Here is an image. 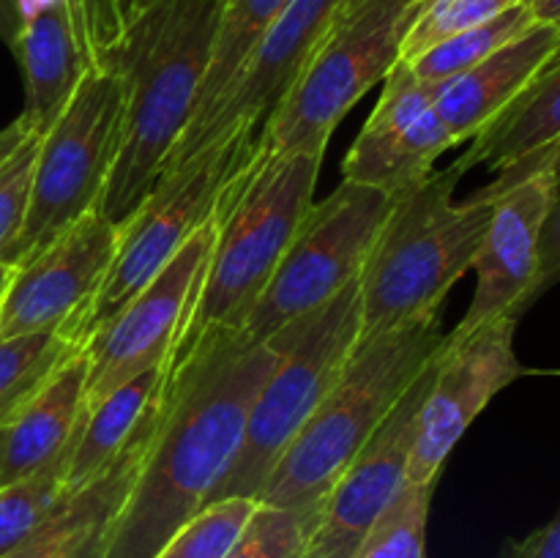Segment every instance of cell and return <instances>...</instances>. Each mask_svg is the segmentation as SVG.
I'll return each mask as SVG.
<instances>
[{
    "mask_svg": "<svg viewBox=\"0 0 560 558\" xmlns=\"http://www.w3.org/2000/svg\"><path fill=\"white\" fill-rule=\"evenodd\" d=\"M284 3L288 0H222V16H219L211 66H208L206 82H202L200 102H197V109L186 129L200 124L211 113L213 104L228 91V85L235 80L241 66L246 63L249 53L257 47L268 25L277 20Z\"/></svg>",
    "mask_w": 560,
    "mask_h": 558,
    "instance_id": "24",
    "label": "cell"
},
{
    "mask_svg": "<svg viewBox=\"0 0 560 558\" xmlns=\"http://www.w3.org/2000/svg\"><path fill=\"white\" fill-rule=\"evenodd\" d=\"M77 438H80V430L71 438L69 446L36 474L0 487V558L14 550L20 542H25L66 501L69 460Z\"/></svg>",
    "mask_w": 560,
    "mask_h": 558,
    "instance_id": "26",
    "label": "cell"
},
{
    "mask_svg": "<svg viewBox=\"0 0 560 558\" xmlns=\"http://www.w3.org/2000/svg\"><path fill=\"white\" fill-rule=\"evenodd\" d=\"M463 170L448 164L394 200L359 277L361 337L432 321L474 268L495 197L454 200Z\"/></svg>",
    "mask_w": 560,
    "mask_h": 558,
    "instance_id": "4",
    "label": "cell"
},
{
    "mask_svg": "<svg viewBox=\"0 0 560 558\" xmlns=\"http://www.w3.org/2000/svg\"><path fill=\"white\" fill-rule=\"evenodd\" d=\"M255 512V498H222L208 503L175 531L156 558H224L241 539Z\"/></svg>",
    "mask_w": 560,
    "mask_h": 558,
    "instance_id": "29",
    "label": "cell"
},
{
    "mask_svg": "<svg viewBox=\"0 0 560 558\" xmlns=\"http://www.w3.org/2000/svg\"><path fill=\"white\" fill-rule=\"evenodd\" d=\"M153 0H129V14H131V20H135L137 14H140L142 9H145V5H151Z\"/></svg>",
    "mask_w": 560,
    "mask_h": 558,
    "instance_id": "40",
    "label": "cell"
},
{
    "mask_svg": "<svg viewBox=\"0 0 560 558\" xmlns=\"http://www.w3.org/2000/svg\"><path fill=\"white\" fill-rule=\"evenodd\" d=\"M323 156V151H260L257 142V156L230 181L213 211L211 255L173 356L208 328H244L315 202Z\"/></svg>",
    "mask_w": 560,
    "mask_h": 558,
    "instance_id": "3",
    "label": "cell"
},
{
    "mask_svg": "<svg viewBox=\"0 0 560 558\" xmlns=\"http://www.w3.org/2000/svg\"><path fill=\"white\" fill-rule=\"evenodd\" d=\"M277 359L271 342L252 339L244 328H208L170 359L156 430L104 558H156L175 531L213 501Z\"/></svg>",
    "mask_w": 560,
    "mask_h": 558,
    "instance_id": "1",
    "label": "cell"
},
{
    "mask_svg": "<svg viewBox=\"0 0 560 558\" xmlns=\"http://www.w3.org/2000/svg\"><path fill=\"white\" fill-rule=\"evenodd\" d=\"M560 49V31L534 22L528 31L503 44L470 69L432 82V104L454 142L479 137L541 71V66Z\"/></svg>",
    "mask_w": 560,
    "mask_h": 558,
    "instance_id": "18",
    "label": "cell"
},
{
    "mask_svg": "<svg viewBox=\"0 0 560 558\" xmlns=\"http://www.w3.org/2000/svg\"><path fill=\"white\" fill-rule=\"evenodd\" d=\"M514 0H416L405 25L399 60H413L435 44L495 20Z\"/></svg>",
    "mask_w": 560,
    "mask_h": 558,
    "instance_id": "28",
    "label": "cell"
},
{
    "mask_svg": "<svg viewBox=\"0 0 560 558\" xmlns=\"http://www.w3.org/2000/svg\"><path fill=\"white\" fill-rule=\"evenodd\" d=\"M514 332L517 317H498L474 332L446 334L416 421L408 481L435 485L443 463L476 416L498 392L525 375L514 353Z\"/></svg>",
    "mask_w": 560,
    "mask_h": 558,
    "instance_id": "11",
    "label": "cell"
},
{
    "mask_svg": "<svg viewBox=\"0 0 560 558\" xmlns=\"http://www.w3.org/2000/svg\"><path fill=\"white\" fill-rule=\"evenodd\" d=\"M441 321L413 323L361 337L323 403L293 438L262 485L257 503L279 509H317L372 441L416 377L443 348Z\"/></svg>",
    "mask_w": 560,
    "mask_h": 558,
    "instance_id": "5",
    "label": "cell"
},
{
    "mask_svg": "<svg viewBox=\"0 0 560 558\" xmlns=\"http://www.w3.org/2000/svg\"><path fill=\"white\" fill-rule=\"evenodd\" d=\"M432 367L435 361L416 377L381 430L326 492L301 558H355L399 490L408 485L416 421L430 388Z\"/></svg>",
    "mask_w": 560,
    "mask_h": 558,
    "instance_id": "15",
    "label": "cell"
},
{
    "mask_svg": "<svg viewBox=\"0 0 560 558\" xmlns=\"http://www.w3.org/2000/svg\"><path fill=\"white\" fill-rule=\"evenodd\" d=\"M164 381H167V364L120 383L98 403L88 405L80 438L69 460V481H66L69 492L91 485L124 452L137 427L145 421V416L162 397Z\"/></svg>",
    "mask_w": 560,
    "mask_h": 558,
    "instance_id": "23",
    "label": "cell"
},
{
    "mask_svg": "<svg viewBox=\"0 0 560 558\" xmlns=\"http://www.w3.org/2000/svg\"><path fill=\"white\" fill-rule=\"evenodd\" d=\"M85 345L63 334H22L0 342V427Z\"/></svg>",
    "mask_w": 560,
    "mask_h": 558,
    "instance_id": "25",
    "label": "cell"
},
{
    "mask_svg": "<svg viewBox=\"0 0 560 558\" xmlns=\"http://www.w3.org/2000/svg\"><path fill=\"white\" fill-rule=\"evenodd\" d=\"M88 408V359L77 350L25 408L0 427V487L52 463L82 425Z\"/></svg>",
    "mask_w": 560,
    "mask_h": 558,
    "instance_id": "21",
    "label": "cell"
},
{
    "mask_svg": "<svg viewBox=\"0 0 560 558\" xmlns=\"http://www.w3.org/2000/svg\"><path fill=\"white\" fill-rule=\"evenodd\" d=\"M432 492H435V485L408 481L381 523L366 536L355 558H427Z\"/></svg>",
    "mask_w": 560,
    "mask_h": 558,
    "instance_id": "30",
    "label": "cell"
},
{
    "mask_svg": "<svg viewBox=\"0 0 560 558\" xmlns=\"http://www.w3.org/2000/svg\"><path fill=\"white\" fill-rule=\"evenodd\" d=\"M359 339V279L266 339L277 348L279 359L252 403L244 441L213 501H257L271 470L345 370Z\"/></svg>",
    "mask_w": 560,
    "mask_h": 558,
    "instance_id": "6",
    "label": "cell"
},
{
    "mask_svg": "<svg viewBox=\"0 0 560 558\" xmlns=\"http://www.w3.org/2000/svg\"><path fill=\"white\" fill-rule=\"evenodd\" d=\"M534 22L536 20L534 14H530V5L514 3L512 9L498 14L495 20L481 22V25L470 27V31L457 33V36L435 44V47H430L427 53H421L419 58L405 60V63L413 71L416 80L432 85V82L448 80V77L476 66L479 60H485L487 55H492L495 49H501L503 44L517 38L523 31H528Z\"/></svg>",
    "mask_w": 560,
    "mask_h": 558,
    "instance_id": "27",
    "label": "cell"
},
{
    "mask_svg": "<svg viewBox=\"0 0 560 558\" xmlns=\"http://www.w3.org/2000/svg\"><path fill=\"white\" fill-rule=\"evenodd\" d=\"M115 249L118 228L93 208L38 255L16 266L0 304V342L22 334H63L85 345V321Z\"/></svg>",
    "mask_w": 560,
    "mask_h": 558,
    "instance_id": "13",
    "label": "cell"
},
{
    "mask_svg": "<svg viewBox=\"0 0 560 558\" xmlns=\"http://www.w3.org/2000/svg\"><path fill=\"white\" fill-rule=\"evenodd\" d=\"M416 0H345L290 91L260 126V151H323L339 120L399 60Z\"/></svg>",
    "mask_w": 560,
    "mask_h": 558,
    "instance_id": "7",
    "label": "cell"
},
{
    "mask_svg": "<svg viewBox=\"0 0 560 558\" xmlns=\"http://www.w3.org/2000/svg\"><path fill=\"white\" fill-rule=\"evenodd\" d=\"M222 0H153L104 63L124 82V135L98 211L120 228L178 148L211 66Z\"/></svg>",
    "mask_w": 560,
    "mask_h": 558,
    "instance_id": "2",
    "label": "cell"
},
{
    "mask_svg": "<svg viewBox=\"0 0 560 558\" xmlns=\"http://www.w3.org/2000/svg\"><path fill=\"white\" fill-rule=\"evenodd\" d=\"M528 159H536V162L545 164V167L550 170L552 178H556V181L560 178V142H556L552 148H547V151L536 153V156H528ZM523 162H525V159H523Z\"/></svg>",
    "mask_w": 560,
    "mask_h": 558,
    "instance_id": "38",
    "label": "cell"
},
{
    "mask_svg": "<svg viewBox=\"0 0 560 558\" xmlns=\"http://www.w3.org/2000/svg\"><path fill=\"white\" fill-rule=\"evenodd\" d=\"M552 184L556 178L545 164L525 159L485 186L495 202L474 260V299L463 321L454 326V334L474 332L476 326L498 317L520 321V315L534 304L541 228L550 208Z\"/></svg>",
    "mask_w": 560,
    "mask_h": 558,
    "instance_id": "14",
    "label": "cell"
},
{
    "mask_svg": "<svg viewBox=\"0 0 560 558\" xmlns=\"http://www.w3.org/2000/svg\"><path fill=\"white\" fill-rule=\"evenodd\" d=\"M317 509H279L257 503L249 525L224 558H301Z\"/></svg>",
    "mask_w": 560,
    "mask_h": 558,
    "instance_id": "31",
    "label": "cell"
},
{
    "mask_svg": "<svg viewBox=\"0 0 560 558\" xmlns=\"http://www.w3.org/2000/svg\"><path fill=\"white\" fill-rule=\"evenodd\" d=\"M162 403V397H159ZM159 403L145 416L124 452L66 501L3 558H104L115 518L135 485L159 419Z\"/></svg>",
    "mask_w": 560,
    "mask_h": 558,
    "instance_id": "19",
    "label": "cell"
},
{
    "mask_svg": "<svg viewBox=\"0 0 560 558\" xmlns=\"http://www.w3.org/2000/svg\"><path fill=\"white\" fill-rule=\"evenodd\" d=\"M560 282V178L552 184L550 208H547L545 228L539 244V279L534 288V301H539L552 284Z\"/></svg>",
    "mask_w": 560,
    "mask_h": 558,
    "instance_id": "33",
    "label": "cell"
},
{
    "mask_svg": "<svg viewBox=\"0 0 560 558\" xmlns=\"http://www.w3.org/2000/svg\"><path fill=\"white\" fill-rule=\"evenodd\" d=\"M11 53L25 80L20 120L42 137L60 118L85 71L98 63L71 16L69 0H47L33 9Z\"/></svg>",
    "mask_w": 560,
    "mask_h": 558,
    "instance_id": "20",
    "label": "cell"
},
{
    "mask_svg": "<svg viewBox=\"0 0 560 558\" xmlns=\"http://www.w3.org/2000/svg\"><path fill=\"white\" fill-rule=\"evenodd\" d=\"M124 135V82L109 63L85 71L60 118L38 137L20 235L0 260L22 266L98 208Z\"/></svg>",
    "mask_w": 560,
    "mask_h": 558,
    "instance_id": "8",
    "label": "cell"
},
{
    "mask_svg": "<svg viewBox=\"0 0 560 558\" xmlns=\"http://www.w3.org/2000/svg\"><path fill=\"white\" fill-rule=\"evenodd\" d=\"M213 246V219L191 233L173 260L85 342L88 405L120 383L164 367L189 321Z\"/></svg>",
    "mask_w": 560,
    "mask_h": 558,
    "instance_id": "12",
    "label": "cell"
},
{
    "mask_svg": "<svg viewBox=\"0 0 560 558\" xmlns=\"http://www.w3.org/2000/svg\"><path fill=\"white\" fill-rule=\"evenodd\" d=\"M345 0H288L211 113L186 129L167 167L246 129H260L315 53Z\"/></svg>",
    "mask_w": 560,
    "mask_h": 558,
    "instance_id": "16",
    "label": "cell"
},
{
    "mask_svg": "<svg viewBox=\"0 0 560 558\" xmlns=\"http://www.w3.org/2000/svg\"><path fill=\"white\" fill-rule=\"evenodd\" d=\"M22 25H25V11H22V0H0V42L9 49H14L16 38H20Z\"/></svg>",
    "mask_w": 560,
    "mask_h": 558,
    "instance_id": "35",
    "label": "cell"
},
{
    "mask_svg": "<svg viewBox=\"0 0 560 558\" xmlns=\"http://www.w3.org/2000/svg\"><path fill=\"white\" fill-rule=\"evenodd\" d=\"M556 142H560V49L541 66L528 88L470 140V148H465L454 167L468 173L485 164L492 173H503Z\"/></svg>",
    "mask_w": 560,
    "mask_h": 558,
    "instance_id": "22",
    "label": "cell"
},
{
    "mask_svg": "<svg viewBox=\"0 0 560 558\" xmlns=\"http://www.w3.org/2000/svg\"><path fill=\"white\" fill-rule=\"evenodd\" d=\"M514 3H523V5H530V3H534V0H514Z\"/></svg>",
    "mask_w": 560,
    "mask_h": 558,
    "instance_id": "41",
    "label": "cell"
},
{
    "mask_svg": "<svg viewBox=\"0 0 560 558\" xmlns=\"http://www.w3.org/2000/svg\"><path fill=\"white\" fill-rule=\"evenodd\" d=\"M501 558H560V507L550 523L530 531L525 539L509 542Z\"/></svg>",
    "mask_w": 560,
    "mask_h": 558,
    "instance_id": "34",
    "label": "cell"
},
{
    "mask_svg": "<svg viewBox=\"0 0 560 558\" xmlns=\"http://www.w3.org/2000/svg\"><path fill=\"white\" fill-rule=\"evenodd\" d=\"M530 14L536 22H545L560 31V0H534L530 3Z\"/></svg>",
    "mask_w": 560,
    "mask_h": 558,
    "instance_id": "37",
    "label": "cell"
},
{
    "mask_svg": "<svg viewBox=\"0 0 560 558\" xmlns=\"http://www.w3.org/2000/svg\"><path fill=\"white\" fill-rule=\"evenodd\" d=\"M36 151L38 135H27L25 142L0 164V257L20 235L25 222Z\"/></svg>",
    "mask_w": 560,
    "mask_h": 558,
    "instance_id": "32",
    "label": "cell"
},
{
    "mask_svg": "<svg viewBox=\"0 0 560 558\" xmlns=\"http://www.w3.org/2000/svg\"><path fill=\"white\" fill-rule=\"evenodd\" d=\"M397 197L345 181L312 202L284 249L271 282L246 317L244 332L266 342L295 317L317 310L361 277Z\"/></svg>",
    "mask_w": 560,
    "mask_h": 558,
    "instance_id": "10",
    "label": "cell"
},
{
    "mask_svg": "<svg viewBox=\"0 0 560 558\" xmlns=\"http://www.w3.org/2000/svg\"><path fill=\"white\" fill-rule=\"evenodd\" d=\"M457 148L432 104L427 82L397 60L383 80V93L342 159V178L399 197L435 173V162Z\"/></svg>",
    "mask_w": 560,
    "mask_h": 558,
    "instance_id": "17",
    "label": "cell"
},
{
    "mask_svg": "<svg viewBox=\"0 0 560 558\" xmlns=\"http://www.w3.org/2000/svg\"><path fill=\"white\" fill-rule=\"evenodd\" d=\"M27 135H33V131L27 129L20 118H16L14 124L5 126V129H0V164H3L5 159H9L11 153L22 146V142H25Z\"/></svg>",
    "mask_w": 560,
    "mask_h": 558,
    "instance_id": "36",
    "label": "cell"
},
{
    "mask_svg": "<svg viewBox=\"0 0 560 558\" xmlns=\"http://www.w3.org/2000/svg\"><path fill=\"white\" fill-rule=\"evenodd\" d=\"M14 274H16V266H11V263L0 260V304H3L5 293H9L11 279H14Z\"/></svg>",
    "mask_w": 560,
    "mask_h": 558,
    "instance_id": "39",
    "label": "cell"
},
{
    "mask_svg": "<svg viewBox=\"0 0 560 558\" xmlns=\"http://www.w3.org/2000/svg\"><path fill=\"white\" fill-rule=\"evenodd\" d=\"M260 129L202 148L162 173L142 206L118 228V249L85 321V342L118 315L191 239L211 222L230 181L257 156Z\"/></svg>",
    "mask_w": 560,
    "mask_h": 558,
    "instance_id": "9",
    "label": "cell"
}]
</instances>
